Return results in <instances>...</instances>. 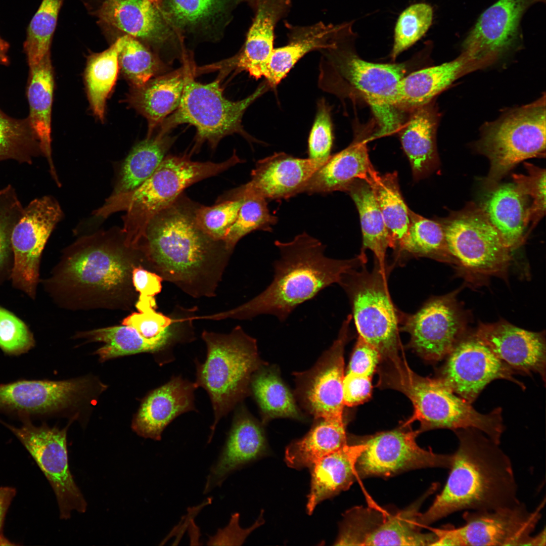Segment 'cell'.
Instances as JSON below:
<instances>
[{"mask_svg":"<svg viewBox=\"0 0 546 546\" xmlns=\"http://www.w3.org/2000/svg\"><path fill=\"white\" fill-rule=\"evenodd\" d=\"M199 204L183 193L156 214L138 246L142 264L194 297H211L232 252L197 225Z\"/></svg>","mask_w":546,"mask_h":546,"instance_id":"6da1fadb","label":"cell"},{"mask_svg":"<svg viewBox=\"0 0 546 546\" xmlns=\"http://www.w3.org/2000/svg\"><path fill=\"white\" fill-rule=\"evenodd\" d=\"M139 265L140 252L122 229L99 231L69 246L46 284L70 308L126 309L134 299L132 271Z\"/></svg>","mask_w":546,"mask_h":546,"instance_id":"7a4b0ae2","label":"cell"},{"mask_svg":"<svg viewBox=\"0 0 546 546\" xmlns=\"http://www.w3.org/2000/svg\"><path fill=\"white\" fill-rule=\"evenodd\" d=\"M459 441L445 484L419 521L427 526L461 511H491L520 502L511 460L474 428L454 431Z\"/></svg>","mask_w":546,"mask_h":546,"instance_id":"3957f363","label":"cell"},{"mask_svg":"<svg viewBox=\"0 0 546 546\" xmlns=\"http://www.w3.org/2000/svg\"><path fill=\"white\" fill-rule=\"evenodd\" d=\"M275 244L280 258L273 264L271 283L246 303L215 315L216 320H247L271 314L284 322L298 306L330 285L338 283L344 274L367 261V258L360 254L348 259L328 257L324 253L325 246L305 232L290 242L276 241Z\"/></svg>","mask_w":546,"mask_h":546,"instance_id":"277c9868","label":"cell"},{"mask_svg":"<svg viewBox=\"0 0 546 546\" xmlns=\"http://www.w3.org/2000/svg\"><path fill=\"white\" fill-rule=\"evenodd\" d=\"M242 162L235 151L230 158L219 163L194 161L186 154L166 156L143 183L130 192L111 195L95 215L106 218L112 213L125 211L122 230L127 243L137 247L151 219L172 204L185 189Z\"/></svg>","mask_w":546,"mask_h":546,"instance_id":"5b68a950","label":"cell"},{"mask_svg":"<svg viewBox=\"0 0 546 546\" xmlns=\"http://www.w3.org/2000/svg\"><path fill=\"white\" fill-rule=\"evenodd\" d=\"M207 347L205 361L196 362L197 387L208 393L214 413L211 440L220 420L249 391L253 374L263 362L258 355L256 340L239 326L228 334L204 331Z\"/></svg>","mask_w":546,"mask_h":546,"instance_id":"8992f818","label":"cell"},{"mask_svg":"<svg viewBox=\"0 0 546 546\" xmlns=\"http://www.w3.org/2000/svg\"><path fill=\"white\" fill-rule=\"evenodd\" d=\"M269 87L265 80L248 97L233 101L223 96L219 79L201 83L195 80L191 72L187 78L179 106L162 123L161 131L167 132L184 123L195 126L197 134L192 152H198L204 142L215 149L222 138L235 133L251 141L243 128V116Z\"/></svg>","mask_w":546,"mask_h":546,"instance_id":"52a82bcc","label":"cell"},{"mask_svg":"<svg viewBox=\"0 0 546 546\" xmlns=\"http://www.w3.org/2000/svg\"><path fill=\"white\" fill-rule=\"evenodd\" d=\"M545 126L544 95L486 125L477 147L489 161L486 179L489 188L519 163L545 157Z\"/></svg>","mask_w":546,"mask_h":546,"instance_id":"ba28073f","label":"cell"},{"mask_svg":"<svg viewBox=\"0 0 546 546\" xmlns=\"http://www.w3.org/2000/svg\"><path fill=\"white\" fill-rule=\"evenodd\" d=\"M352 269L338 284L346 293L359 336L374 347L381 359L398 356L399 312L395 308L388 288V269L383 270L375 260L372 270L365 264Z\"/></svg>","mask_w":546,"mask_h":546,"instance_id":"9c48e42d","label":"cell"},{"mask_svg":"<svg viewBox=\"0 0 546 546\" xmlns=\"http://www.w3.org/2000/svg\"><path fill=\"white\" fill-rule=\"evenodd\" d=\"M344 35L342 47L341 38L335 47L327 50V60H323L322 63L335 68L368 103L378 124L375 137L395 132L402 124L401 110L396 102V92L397 85L406 72L405 66L363 60L351 49L343 47Z\"/></svg>","mask_w":546,"mask_h":546,"instance_id":"30bf717a","label":"cell"},{"mask_svg":"<svg viewBox=\"0 0 546 546\" xmlns=\"http://www.w3.org/2000/svg\"><path fill=\"white\" fill-rule=\"evenodd\" d=\"M441 223L454 264L477 277L505 276L510 251L480 206L470 204Z\"/></svg>","mask_w":546,"mask_h":546,"instance_id":"8fae6325","label":"cell"},{"mask_svg":"<svg viewBox=\"0 0 546 546\" xmlns=\"http://www.w3.org/2000/svg\"><path fill=\"white\" fill-rule=\"evenodd\" d=\"M438 486L433 484L421 499L403 510L390 511L372 504L347 510L335 545H433L436 535L433 531H422L419 508Z\"/></svg>","mask_w":546,"mask_h":546,"instance_id":"7c38bea8","label":"cell"},{"mask_svg":"<svg viewBox=\"0 0 546 546\" xmlns=\"http://www.w3.org/2000/svg\"><path fill=\"white\" fill-rule=\"evenodd\" d=\"M544 504L545 499L533 511L521 502L491 511H465L463 525L433 529V545H528Z\"/></svg>","mask_w":546,"mask_h":546,"instance_id":"4fadbf2b","label":"cell"},{"mask_svg":"<svg viewBox=\"0 0 546 546\" xmlns=\"http://www.w3.org/2000/svg\"><path fill=\"white\" fill-rule=\"evenodd\" d=\"M6 426L24 445L44 474L56 496L61 519L70 518L75 510L84 513L87 504L75 483L69 466L66 429L29 423L20 428Z\"/></svg>","mask_w":546,"mask_h":546,"instance_id":"5bb4252c","label":"cell"},{"mask_svg":"<svg viewBox=\"0 0 546 546\" xmlns=\"http://www.w3.org/2000/svg\"><path fill=\"white\" fill-rule=\"evenodd\" d=\"M62 215L59 204L52 197L36 198L24 208L13 230L12 283L31 298L36 293L42 251Z\"/></svg>","mask_w":546,"mask_h":546,"instance_id":"9a60e30c","label":"cell"},{"mask_svg":"<svg viewBox=\"0 0 546 546\" xmlns=\"http://www.w3.org/2000/svg\"><path fill=\"white\" fill-rule=\"evenodd\" d=\"M419 433L402 426L362 441L366 448L356 461V476L387 477L420 468L449 469L452 454L437 453L421 448L416 441Z\"/></svg>","mask_w":546,"mask_h":546,"instance_id":"2e32d148","label":"cell"},{"mask_svg":"<svg viewBox=\"0 0 546 546\" xmlns=\"http://www.w3.org/2000/svg\"><path fill=\"white\" fill-rule=\"evenodd\" d=\"M352 318L347 316L337 338L312 368L295 374L296 395L315 420L343 421L344 350Z\"/></svg>","mask_w":546,"mask_h":546,"instance_id":"e0dca14e","label":"cell"},{"mask_svg":"<svg viewBox=\"0 0 546 546\" xmlns=\"http://www.w3.org/2000/svg\"><path fill=\"white\" fill-rule=\"evenodd\" d=\"M456 293L430 299L414 314L399 312L401 330L410 335V346L426 360L443 358L464 334L465 321Z\"/></svg>","mask_w":546,"mask_h":546,"instance_id":"ac0fdd59","label":"cell"},{"mask_svg":"<svg viewBox=\"0 0 546 546\" xmlns=\"http://www.w3.org/2000/svg\"><path fill=\"white\" fill-rule=\"evenodd\" d=\"M439 378L454 393L473 403L496 379H506L525 389L515 379L517 373L499 359L474 334L461 338L447 355Z\"/></svg>","mask_w":546,"mask_h":546,"instance_id":"d6986e66","label":"cell"},{"mask_svg":"<svg viewBox=\"0 0 546 546\" xmlns=\"http://www.w3.org/2000/svg\"><path fill=\"white\" fill-rule=\"evenodd\" d=\"M324 163L310 158L293 157L284 152L257 161L251 180L224 194L220 200L256 196L266 200L288 199L303 193L313 173Z\"/></svg>","mask_w":546,"mask_h":546,"instance_id":"ffe728a7","label":"cell"},{"mask_svg":"<svg viewBox=\"0 0 546 546\" xmlns=\"http://www.w3.org/2000/svg\"><path fill=\"white\" fill-rule=\"evenodd\" d=\"M531 4V0H498L480 16L463 42V51L497 60L518 43L522 18Z\"/></svg>","mask_w":546,"mask_h":546,"instance_id":"44dd1931","label":"cell"},{"mask_svg":"<svg viewBox=\"0 0 546 546\" xmlns=\"http://www.w3.org/2000/svg\"><path fill=\"white\" fill-rule=\"evenodd\" d=\"M474 335L502 361L518 373L538 374L545 380L544 335L515 326L505 321L479 324Z\"/></svg>","mask_w":546,"mask_h":546,"instance_id":"7402d4cb","label":"cell"},{"mask_svg":"<svg viewBox=\"0 0 546 546\" xmlns=\"http://www.w3.org/2000/svg\"><path fill=\"white\" fill-rule=\"evenodd\" d=\"M89 385L85 379L20 381L0 385V410L27 414L57 410L77 401Z\"/></svg>","mask_w":546,"mask_h":546,"instance_id":"603a6c76","label":"cell"},{"mask_svg":"<svg viewBox=\"0 0 546 546\" xmlns=\"http://www.w3.org/2000/svg\"><path fill=\"white\" fill-rule=\"evenodd\" d=\"M493 62L491 59H480L463 51L452 61L412 72L404 76L397 85V105L402 110H414L427 105L456 79Z\"/></svg>","mask_w":546,"mask_h":546,"instance_id":"cb8c5ba5","label":"cell"},{"mask_svg":"<svg viewBox=\"0 0 546 546\" xmlns=\"http://www.w3.org/2000/svg\"><path fill=\"white\" fill-rule=\"evenodd\" d=\"M197 388L195 383L173 377L144 399L133 421V430L143 437L160 440L163 430L175 418L195 410Z\"/></svg>","mask_w":546,"mask_h":546,"instance_id":"d4e9b609","label":"cell"},{"mask_svg":"<svg viewBox=\"0 0 546 546\" xmlns=\"http://www.w3.org/2000/svg\"><path fill=\"white\" fill-rule=\"evenodd\" d=\"M267 445L262 426L241 412L233 422L225 442L207 476L203 493L221 486L233 472L262 456Z\"/></svg>","mask_w":546,"mask_h":546,"instance_id":"484cf974","label":"cell"},{"mask_svg":"<svg viewBox=\"0 0 546 546\" xmlns=\"http://www.w3.org/2000/svg\"><path fill=\"white\" fill-rule=\"evenodd\" d=\"M290 4V0H260L243 48L228 61L232 68L238 71H247L256 79L263 77L274 49L276 25Z\"/></svg>","mask_w":546,"mask_h":546,"instance_id":"4316f807","label":"cell"},{"mask_svg":"<svg viewBox=\"0 0 546 546\" xmlns=\"http://www.w3.org/2000/svg\"><path fill=\"white\" fill-rule=\"evenodd\" d=\"M345 25L320 22L308 26H291L288 43L274 49L266 65L263 77L269 86H276L307 53L335 47Z\"/></svg>","mask_w":546,"mask_h":546,"instance_id":"83f0119b","label":"cell"},{"mask_svg":"<svg viewBox=\"0 0 546 546\" xmlns=\"http://www.w3.org/2000/svg\"><path fill=\"white\" fill-rule=\"evenodd\" d=\"M191 69L186 64L172 72L155 76L141 86L132 87L128 101L147 120L148 136L179 106Z\"/></svg>","mask_w":546,"mask_h":546,"instance_id":"f1b7e54d","label":"cell"},{"mask_svg":"<svg viewBox=\"0 0 546 546\" xmlns=\"http://www.w3.org/2000/svg\"><path fill=\"white\" fill-rule=\"evenodd\" d=\"M481 208L510 251L520 246L527 236V197L514 183L490 188Z\"/></svg>","mask_w":546,"mask_h":546,"instance_id":"f546056e","label":"cell"},{"mask_svg":"<svg viewBox=\"0 0 546 546\" xmlns=\"http://www.w3.org/2000/svg\"><path fill=\"white\" fill-rule=\"evenodd\" d=\"M366 445L347 444L315 462L310 468L311 484L306 510L311 514L322 501L349 489L356 476L357 460Z\"/></svg>","mask_w":546,"mask_h":546,"instance_id":"4dcf8cb0","label":"cell"},{"mask_svg":"<svg viewBox=\"0 0 546 546\" xmlns=\"http://www.w3.org/2000/svg\"><path fill=\"white\" fill-rule=\"evenodd\" d=\"M98 15L104 22L136 38L160 43L169 36L162 13L149 0H106Z\"/></svg>","mask_w":546,"mask_h":546,"instance_id":"1f68e13d","label":"cell"},{"mask_svg":"<svg viewBox=\"0 0 546 546\" xmlns=\"http://www.w3.org/2000/svg\"><path fill=\"white\" fill-rule=\"evenodd\" d=\"M373 169L365 143L355 142L341 152L330 155L312 175L303 193L347 191L356 180L367 181Z\"/></svg>","mask_w":546,"mask_h":546,"instance_id":"d6a6232c","label":"cell"},{"mask_svg":"<svg viewBox=\"0 0 546 546\" xmlns=\"http://www.w3.org/2000/svg\"><path fill=\"white\" fill-rule=\"evenodd\" d=\"M29 68L27 96L30 111L27 118L39 141L41 154L47 159L51 174L59 185L52 157L51 113L54 84L50 55Z\"/></svg>","mask_w":546,"mask_h":546,"instance_id":"836d02e7","label":"cell"},{"mask_svg":"<svg viewBox=\"0 0 546 546\" xmlns=\"http://www.w3.org/2000/svg\"><path fill=\"white\" fill-rule=\"evenodd\" d=\"M437 122L436 114L426 105L413 110L401 132L402 146L416 178L429 173L438 163Z\"/></svg>","mask_w":546,"mask_h":546,"instance_id":"e575fe53","label":"cell"},{"mask_svg":"<svg viewBox=\"0 0 546 546\" xmlns=\"http://www.w3.org/2000/svg\"><path fill=\"white\" fill-rule=\"evenodd\" d=\"M309 432L287 447L285 460L295 469L310 468L315 462L348 444L344 422L316 419Z\"/></svg>","mask_w":546,"mask_h":546,"instance_id":"d590c367","label":"cell"},{"mask_svg":"<svg viewBox=\"0 0 546 546\" xmlns=\"http://www.w3.org/2000/svg\"><path fill=\"white\" fill-rule=\"evenodd\" d=\"M359 212L362 234L360 255L366 256L369 249L373 252L376 260L383 270L386 265V253L390 247L388 231L371 185L366 180L358 179L348 189Z\"/></svg>","mask_w":546,"mask_h":546,"instance_id":"8d00e7d4","label":"cell"},{"mask_svg":"<svg viewBox=\"0 0 546 546\" xmlns=\"http://www.w3.org/2000/svg\"><path fill=\"white\" fill-rule=\"evenodd\" d=\"M174 142V138L161 131L138 143L122 165L112 195L133 190L155 171Z\"/></svg>","mask_w":546,"mask_h":546,"instance_id":"74e56055","label":"cell"},{"mask_svg":"<svg viewBox=\"0 0 546 546\" xmlns=\"http://www.w3.org/2000/svg\"><path fill=\"white\" fill-rule=\"evenodd\" d=\"M368 181L371 186L382 214L390 240L397 249L410 223V209L401 194L397 173L379 175L372 170Z\"/></svg>","mask_w":546,"mask_h":546,"instance_id":"f35d334b","label":"cell"},{"mask_svg":"<svg viewBox=\"0 0 546 546\" xmlns=\"http://www.w3.org/2000/svg\"><path fill=\"white\" fill-rule=\"evenodd\" d=\"M126 35L118 38L105 51L88 58L85 79L90 106L101 120L105 117L107 99L117 78L118 57L125 41Z\"/></svg>","mask_w":546,"mask_h":546,"instance_id":"ab89813d","label":"cell"},{"mask_svg":"<svg viewBox=\"0 0 546 546\" xmlns=\"http://www.w3.org/2000/svg\"><path fill=\"white\" fill-rule=\"evenodd\" d=\"M264 364L253 375L250 386L264 422L280 417L300 419L294 398L274 368Z\"/></svg>","mask_w":546,"mask_h":546,"instance_id":"60d3db41","label":"cell"},{"mask_svg":"<svg viewBox=\"0 0 546 546\" xmlns=\"http://www.w3.org/2000/svg\"><path fill=\"white\" fill-rule=\"evenodd\" d=\"M407 232L397 251L415 257H425L454 264L447 248L441 223L427 219L410 210Z\"/></svg>","mask_w":546,"mask_h":546,"instance_id":"b9f144b4","label":"cell"},{"mask_svg":"<svg viewBox=\"0 0 546 546\" xmlns=\"http://www.w3.org/2000/svg\"><path fill=\"white\" fill-rule=\"evenodd\" d=\"M40 154L39 141L28 118H13L0 110V162L13 160L31 164Z\"/></svg>","mask_w":546,"mask_h":546,"instance_id":"7bdbcfd3","label":"cell"},{"mask_svg":"<svg viewBox=\"0 0 546 546\" xmlns=\"http://www.w3.org/2000/svg\"><path fill=\"white\" fill-rule=\"evenodd\" d=\"M77 338L104 343L97 350L101 361L142 352L155 353L154 348L133 328L122 325L78 333Z\"/></svg>","mask_w":546,"mask_h":546,"instance_id":"ee69618b","label":"cell"},{"mask_svg":"<svg viewBox=\"0 0 546 546\" xmlns=\"http://www.w3.org/2000/svg\"><path fill=\"white\" fill-rule=\"evenodd\" d=\"M64 0H42L32 18L24 43L28 65L38 64L50 55V47Z\"/></svg>","mask_w":546,"mask_h":546,"instance_id":"f6af8a7d","label":"cell"},{"mask_svg":"<svg viewBox=\"0 0 546 546\" xmlns=\"http://www.w3.org/2000/svg\"><path fill=\"white\" fill-rule=\"evenodd\" d=\"M118 62L119 69L133 87L143 85L163 68L157 57L137 38L127 34Z\"/></svg>","mask_w":546,"mask_h":546,"instance_id":"bcb514c9","label":"cell"},{"mask_svg":"<svg viewBox=\"0 0 546 546\" xmlns=\"http://www.w3.org/2000/svg\"><path fill=\"white\" fill-rule=\"evenodd\" d=\"M240 199H243V203L238 216L223 240L232 252L245 236L256 230L271 232V226L278 221V218L270 213L266 199L256 196Z\"/></svg>","mask_w":546,"mask_h":546,"instance_id":"7dc6e473","label":"cell"},{"mask_svg":"<svg viewBox=\"0 0 546 546\" xmlns=\"http://www.w3.org/2000/svg\"><path fill=\"white\" fill-rule=\"evenodd\" d=\"M433 10L428 4L410 5L400 14L394 28L391 56L395 59L402 52L419 40L432 25Z\"/></svg>","mask_w":546,"mask_h":546,"instance_id":"c3c4849f","label":"cell"},{"mask_svg":"<svg viewBox=\"0 0 546 546\" xmlns=\"http://www.w3.org/2000/svg\"><path fill=\"white\" fill-rule=\"evenodd\" d=\"M174 322L173 319L153 309L132 313L123 319L122 325L135 329L158 352L169 348L179 340L173 327Z\"/></svg>","mask_w":546,"mask_h":546,"instance_id":"681fc988","label":"cell"},{"mask_svg":"<svg viewBox=\"0 0 546 546\" xmlns=\"http://www.w3.org/2000/svg\"><path fill=\"white\" fill-rule=\"evenodd\" d=\"M226 3V0H163L161 10L174 25L185 28L211 20L222 12Z\"/></svg>","mask_w":546,"mask_h":546,"instance_id":"f907efd6","label":"cell"},{"mask_svg":"<svg viewBox=\"0 0 546 546\" xmlns=\"http://www.w3.org/2000/svg\"><path fill=\"white\" fill-rule=\"evenodd\" d=\"M242 203V199H237L218 201L211 206L198 204L195 211L196 222L210 237L223 241L237 218Z\"/></svg>","mask_w":546,"mask_h":546,"instance_id":"816d5d0a","label":"cell"},{"mask_svg":"<svg viewBox=\"0 0 546 546\" xmlns=\"http://www.w3.org/2000/svg\"><path fill=\"white\" fill-rule=\"evenodd\" d=\"M527 175L513 174L514 183L518 190L531 203L526 216L527 225L530 223L531 231L543 217L545 212V170L529 163H524Z\"/></svg>","mask_w":546,"mask_h":546,"instance_id":"f5cc1de1","label":"cell"},{"mask_svg":"<svg viewBox=\"0 0 546 546\" xmlns=\"http://www.w3.org/2000/svg\"><path fill=\"white\" fill-rule=\"evenodd\" d=\"M34 340L26 325L0 306V348L6 353L19 354L31 348Z\"/></svg>","mask_w":546,"mask_h":546,"instance_id":"db71d44e","label":"cell"},{"mask_svg":"<svg viewBox=\"0 0 546 546\" xmlns=\"http://www.w3.org/2000/svg\"><path fill=\"white\" fill-rule=\"evenodd\" d=\"M332 143L330 109L322 99L318 103L315 120L308 138L309 158L324 163L330 156Z\"/></svg>","mask_w":546,"mask_h":546,"instance_id":"11a10c76","label":"cell"},{"mask_svg":"<svg viewBox=\"0 0 546 546\" xmlns=\"http://www.w3.org/2000/svg\"><path fill=\"white\" fill-rule=\"evenodd\" d=\"M163 280L159 275L141 265L133 268L132 282L135 291L139 292L138 300L135 304L138 311L156 308L155 297L161 291Z\"/></svg>","mask_w":546,"mask_h":546,"instance_id":"9f6ffc18","label":"cell"},{"mask_svg":"<svg viewBox=\"0 0 546 546\" xmlns=\"http://www.w3.org/2000/svg\"><path fill=\"white\" fill-rule=\"evenodd\" d=\"M381 359L379 351L359 336L347 373L372 377Z\"/></svg>","mask_w":546,"mask_h":546,"instance_id":"6f0895ef","label":"cell"},{"mask_svg":"<svg viewBox=\"0 0 546 546\" xmlns=\"http://www.w3.org/2000/svg\"><path fill=\"white\" fill-rule=\"evenodd\" d=\"M371 378L347 373L343 380L344 405L353 406L363 403L371 396Z\"/></svg>","mask_w":546,"mask_h":546,"instance_id":"680465c9","label":"cell"},{"mask_svg":"<svg viewBox=\"0 0 546 546\" xmlns=\"http://www.w3.org/2000/svg\"><path fill=\"white\" fill-rule=\"evenodd\" d=\"M16 490L11 487H0V545H14L3 534L5 518Z\"/></svg>","mask_w":546,"mask_h":546,"instance_id":"91938a15","label":"cell"},{"mask_svg":"<svg viewBox=\"0 0 546 546\" xmlns=\"http://www.w3.org/2000/svg\"><path fill=\"white\" fill-rule=\"evenodd\" d=\"M545 529L543 528L540 532L535 535H531L528 545L542 546L545 545Z\"/></svg>","mask_w":546,"mask_h":546,"instance_id":"94428289","label":"cell"},{"mask_svg":"<svg viewBox=\"0 0 546 546\" xmlns=\"http://www.w3.org/2000/svg\"><path fill=\"white\" fill-rule=\"evenodd\" d=\"M9 43L0 37V64H7L9 62L7 53Z\"/></svg>","mask_w":546,"mask_h":546,"instance_id":"6125c7cd","label":"cell"},{"mask_svg":"<svg viewBox=\"0 0 546 546\" xmlns=\"http://www.w3.org/2000/svg\"><path fill=\"white\" fill-rule=\"evenodd\" d=\"M248 1H249V2H250L251 3V4H254V5H255V6H257V4L258 3V2H259L260 1V0H248Z\"/></svg>","mask_w":546,"mask_h":546,"instance_id":"be15d7a7","label":"cell"},{"mask_svg":"<svg viewBox=\"0 0 546 546\" xmlns=\"http://www.w3.org/2000/svg\"><path fill=\"white\" fill-rule=\"evenodd\" d=\"M532 4L536 3H545V0H531Z\"/></svg>","mask_w":546,"mask_h":546,"instance_id":"e7e4bbea","label":"cell"},{"mask_svg":"<svg viewBox=\"0 0 546 546\" xmlns=\"http://www.w3.org/2000/svg\"><path fill=\"white\" fill-rule=\"evenodd\" d=\"M149 1H150V2H152V3H155V4H156V3H157V2H159V1H160V0H149Z\"/></svg>","mask_w":546,"mask_h":546,"instance_id":"03108f58","label":"cell"}]
</instances>
